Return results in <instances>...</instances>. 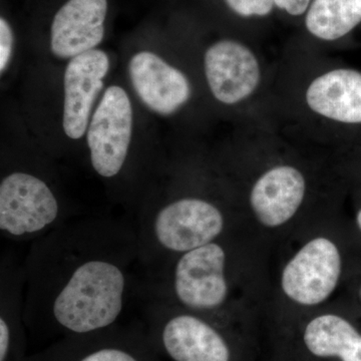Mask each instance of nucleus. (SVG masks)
<instances>
[{
  "label": "nucleus",
  "instance_id": "aec40b11",
  "mask_svg": "<svg viewBox=\"0 0 361 361\" xmlns=\"http://www.w3.org/2000/svg\"><path fill=\"white\" fill-rule=\"evenodd\" d=\"M360 295H361V288H360Z\"/></svg>",
  "mask_w": 361,
  "mask_h": 361
},
{
  "label": "nucleus",
  "instance_id": "6ab92c4d",
  "mask_svg": "<svg viewBox=\"0 0 361 361\" xmlns=\"http://www.w3.org/2000/svg\"><path fill=\"white\" fill-rule=\"evenodd\" d=\"M356 222H357L358 228H360L361 231V209L360 212L357 213V216H356Z\"/></svg>",
  "mask_w": 361,
  "mask_h": 361
},
{
  "label": "nucleus",
  "instance_id": "dca6fc26",
  "mask_svg": "<svg viewBox=\"0 0 361 361\" xmlns=\"http://www.w3.org/2000/svg\"><path fill=\"white\" fill-rule=\"evenodd\" d=\"M235 13L243 18L268 16L274 8V0H225Z\"/></svg>",
  "mask_w": 361,
  "mask_h": 361
},
{
  "label": "nucleus",
  "instance_id": "423d86ee",
  "mask_svg": "<svg viewBox=\"0 0 361 361\" xmlns=\"http://www.w3.org/2000/svg\"><path fill=\"white\" fill-rule=\"evenodd\" d=\"M338 247L326 237L311 239L285 265L281 288L287 298L301 306L324 302L341 276Z\"/></svg>",
  "mask_w": 361,
  "mask_h": 361
},
{
  "label": "nucleus",
  "instance_id": "7ed1b4c3",
  "mask_svg": "<svg viewBox=\"0 0 361 361\" xmlns=\"http://www.w3.org/2000/svg\"><path fill=\"white\" fill-rule=\"evenodd\" d=\"M142 325L152 343L168 361H232V349L206 313L144 299Z\"/></svg>",
  "mask_w": 361,
  "mask_h": 361
},
{
  "label": "nucleus",
  "instance_id": "6e6552de",
  "mask_svg": "<svg viewBox=\"0 0 361 361\" xmlns=\"http://www.w3.org/2000/svg\"><path fill=\"white\" fill-rule=\"evenodd\" d=\"M203 66L211 94L225 106L248 99L262 78L256 54L236 40L221 39L211 44L204 54Z\"/></svg>",
  "mask_w": 361,
  "mask_h": 361
},
{
  "label": "nucleus",
  "instance_id": "1a4fd4ad",
  "mask_svg": "<svg viewBox=\"0 0 361 361\" xmlns=\"http://www.w3.org/2000/svg\"><path fill=\"white\" fill-rule=\"evenodd\" d=\"M128 73L135 94L156 115H174L191 99L189 78L156 52H135L130 56Z\"/></svg>",
  "mask_w": 361,
  "mask_h": 361
},
{
  "label": "nucleus",
  "instance_id": "f257e3e1",
  "mask_svg": "<svg viewBox=\"0 0 361 361\" xmlns=\"http://www.w3.org/2000/svg\"><path fill=\"white\" fill-rule=\"evenodd\" d=\"M139 259L135 222L125 218L71 220L35 240L23 260L27 330L56 341L121 324Z\"/></svg>",
  "mask_w": 361,
  "mask_h": 361
},
{
  "label": "nucleus",
  "instance_id": "9d476101",
  "mask_svg": "<svg viewBox=\"0 0 361 361\" xmlns=\"http://www.w3.org/2000/svg\"><path fill=\"white\" fill-rule=\"evenodd\" d=\"M108 0H66L52 18L49 49L61 61L97 49L103 42Z\"/></svg>",
  "mask_w": 361,
  "mask_h": 361
},
{
  "label": "nucleus",
  "instance_id": "f03ea898",
  "mask_svg": "<svg viewBox=\"0 0 361 361\" xmlns=\"http://www.w3.org/2000/svg\"><path fill=\"white\" fill-rule=\"evenodd\" d=\"M70 211L44 175L18 166L0 180V232L11 242H35L70 222Z\"/></svg>",
  "mask_w": 361,
  "mask_h": 361
},
{
  "label": "nucleus",
  "instance_id": "ddd939ff",
  "mask_svg": "<svg viewBox=\"0 0 361 361\" xmlns=\"http://www.w3.org/2000/svg\"><path fill=\"white\" fill-rule=\"evenodd\" d=\"M316 115L344 125H361V71L341 68L315 78L305 92Z\"/></svg>",
  "mask_w": 361,
  "mask_h": 361
},
{
  "label": "nucleus",
  "instance_id": "4468645a",
  "mask_svg": "<svg viewBox=\"0 0 361 361\" xmlns=\"http://www.w3.org/2000/svg\"><path fill=\"white\" fill-rule=\"evenodd\" d=\"M303 342L317 357L361 361V334L341 316L327 313L313 318L304 329Z\"/></svg>",
  "mask_w": 361,
  "mask_h": 361
},
{
  "label": "nucleus",
  "instance_id": "2eb2a0df",
  "mask_svg": "<svg viewBox=\"0 0 361 361\" xmlns=\"http://www.w3.org/2000/svg\"><path fill=\"white\" fill-rule=\"evenodd\" d=\"M361 23V0H312L306 13L310 35L324 42L348 35Z\"/></svg>",
  "mask_w": 361,
  "mask_h": 361
},
{
  "label": "nucleus",
  "instance_id": "f3484780",
  "mask_svg": "<svg viewBox=\"0 0 361 361\" xmlns=\"http://www.w3.org/2000/svg\"><path fill=\"white\" fill-rule=\"evenodd\" d=\"M14 45L13 30L4 16L0 18V73L4 75L11 66Z\"/></svg>",
  "mask_w": 361,
  "mask_h": 361
},
{
  "label": "nucleus",
  "instance_id": "20e7f679",
  "mask_svg": "<svg viewBox=\"0 0 361 361\" xmlns=\"http://www.w3.org/2000/svg\"><path fill=\"white\" fill-rule=\"evenodd\" d=\"M134 110L126 90L106 87L97 102L85 133L89 161L94 174L111 186L129 179Z\"/></svg>",
  "mask_w": 361,
  "mask_h": 361
},
{
  "label": "nucleus",
  "instance_id": "9b49d317",
  "mask_svg": "<svg viewBox=\"0 0 361 361\" xmlns=\"http://www.w3.org/2000/svg\"><path fill=\"white\" fill-rule=\"evenodd\" d=\"M305 194L306 180L302 172L293 166L278 165L256 180L249 202L259 223L277 228L295 216Z\"/></svg>",
  "mask_w": 361,
  "mask_h": 361
},
{
  "label": "nucleus",
  "instance_id": "a211bd4d",
  "mask_svg": "<svg viewBox=\"0 0 361 361\" xmlns=\"http://www.w3.org/2000/svg\"><path fill=\"white\" fill-rule=\"evenodd\" d=\"M312 0H274L275 6L292 16L307 13Z\"/></svg>",
  "mask_w": 361,
  "mask_h": 361
},
{
  "label": "nucleus",
  "instance_id": "0eeeda50",
  "mask_svg": "<svg viewBox=\"0 0 361 361\" xmlns=\"http://www.w3.org/2000/svg\"><path fill=\"white\" fill-rule=\"evenodd\" d=\"M110 66V56L99 49L68 61L63 73L61 125L71 141H78L85 135Z\"/></svg>",
  "mask_w": 361,
  "mask_h": 361
},
{
  "label": "nucleus",
  "instance_id": "f8f14e48",
  "mask_svg": "<svg viewBox=\"0 0 361 361\" xmlns=\"http://www.w3.org/2000/svg\"><path fill=\"white\" fill-rule=\"evenodd\" d=\"M25 264L13 252L0 262V361H23L27 356Z\"/></svg>",
  "mask_w": 361,
  "mask_h": 361
},
{
  "label": "nucleus",
  "instance_id": "39448f33",
  "mask_svg": "<svg viewBox=\"0 0 361 361\" xmlns=\"http://www.w3.org/2000/svg\"><path fill=\"white\" fill-rule=\"evenodd\" d=\"M23 361H164L141 322L54 341Z\"/></svg>",
  "mask_w": 361,
  "mask_h": 361
}]
</instances>
